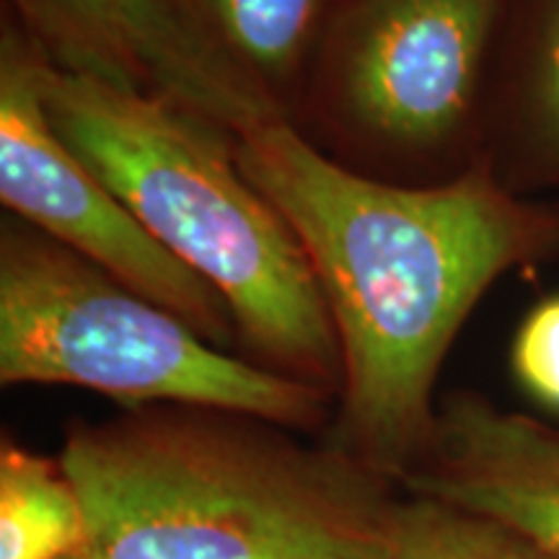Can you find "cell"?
<instances>
[{
	"label": "cell",
	"instance_id": "cell-8",
	"mask_svg": "<svg viewBox=\"0 0 559 559\" xmlns=\"http://www.w3.org/2000/svg\"><path fill=\"white\" fill-rule=\"evenodd\" d=\"M400 487L492 515L559 555V430L542 419L453 394Z\"/></svg>",
	"mask_w": 559,
	"mask_h": 559
},
{
	"label": "cell",
	"instance_id": "cell-11",
	"mask_svg": "<svg viewBox=\"0 0 559 559\" xmlns=\"http://www.w3.org/2000/svg\"><path fill=\"white\" fill-rule=\"evenodd\" d=\"M234 58L260 79H280L296 66L309 39L319 0H177Z\"/></svg>",
	"mask_w": 559,
	"mask_h": 559
},
{
	"label": "cell",
	"instance_id": "cell-13",
	"mask_svg": "<svg viewBox=\"0 0 559 559\" xmlns=\"http://www.w3.org/2000/svg\"><path fill=\"white\" fill-rule=\"evenodd\" d=\"M534 117L544 148L559 164V0L549 11L539 41L534 79Z\"/></svg>",
	"mask_w": 559,
	"mask_h": 559
},
{
	"label": "cell",
	"instance_id": "cell-1",
	"mask_svg": "<svg viewBox=\"0 0 559 559\" xmlns=\"http://www.w3.org/2000/svg\"><path fill=\"white\" fill-rule=\"evenodd\" d=\"M236 164L298 236L342 355L330 443L391 481L428 449L440 362L502 272L559 243V215L487 169L440 187L381 185L334 164L283 117L236 135Z\"/></svg>",
	"mask_w": 559,
	"mask_h": 559
},
{
	"label": "cell",
	"instance_id": "cell-7",
	"mask_svg": "<svg viewBox=\"0 0 559 559\" xmlns=\"http://www.w3.org/2000/svg\"><path fill=\"white\" fill-rule=\"evenodd\" d=\"M500 0H358L347 102L379 135L436 145L469 115Z\"/></svg>",
	"mask_w": 559,
	"mask_h": 559
},
{
	"label": "cell",
	"instance_id": "cell-2",
	"mask_svg": "<svg viewBox=\"0 0 559 559\" xmlns=\"http://www.w3.org/2000/svg\"><path fill=\"white\" fill-rule=\"evenodd\" d=\"M60 461L86 515L62 559H389L402 492L330 440L177 404L70 425Z\"/></svg>",
	"mask_w": 559,
	"mask_h": 559
},
{
	"label": "cell",
	"instance_id": "cell-5",
	"mask_svg": "<svg viewBox=\"0 0 559 559\" xmlns=\"http://www.w3.org/2000/svg\"><path fill=\"white\" fill-rule=\"evenodd\" d=\"M45 52L5 29L0 45V198L39 234L94 262L226 347L236 334L228 304L205 277L145 230L120 198L62 143L47 117L39 70Z\"/></svg>",
	"mask_w": 559,
	"mask_h": 559
},
{
	"label": "cell",
	"instance_id": "cell-4",
	"mask_svg": "<svg viewBox=\"0 0 559 559\" xmlns=\"http://www.w3.org/2000/svg\"><path fill=\"white\" fill-rule=\"evenodd\" d=\"M0 381L75 386L135 407L177 404L313 430L332 391L213 345L45 234L3 230Z\"/></svg>",
	"mask_w": 559,
	"mask_h": 559
},
{
	"label": "cell",
	"instance_id": "cell-3",
	"mask_svg": "<svg viewBox=\"0 0 559 559\" xmlns=\"http://www.w3.org/2000/svg\"><path fill=\"white\" fill-rule=\"evenodd\" d=\"M39 81L62 143L160 247L221 293L262 366L340 391L337 332L309 257L218 128L164 96L66 73L47 58Z\"/></svg>",
	"mask_w": 559,
	"mask_h": 559
},
{
	"label": "cell",
	"instance_id": "cell-9",
	"mask_svg": "<svg viewBox=\"0 0 559 559\" xmlns=\"http://www.w3.org/2000/svg\"><path fill=\"white\" fill-rule=\"evenodd\" d=\"M86 534V515L60 456L16 440L0 445V559H62Z\"/></svg>",
	"mask_w": 559,
	"mask_h": 559
},
{
	"label": "cell",
	"instance_id": "cell-6",
	"mask_svg": "<svg viewBox=\"0 0 559 559\" xmlns=\"http://www.w3.org/2000/svg\"><path fill=\"white\" fill-rule=\"evenodd\" d=\"M13 5L45 58L66 73L164 96L234 138L280 117L260 79L177 0H13Z\"/></svg>",
	"mask_w": 559,
	"mask_h": 559
},
{
	"label": "cell",
	"instance_id": "cell-10",
	"mask_svg": "<svg viewBox=\"0 0 559 559\" xmlns=\"http://www.w3.org/2000/svg\"><path fill=\"white\" fill-rule=\"evenodd\" d=\"M389 559H559L492 515L404 492L394 513Z\"/></svg>",
	"mask_w": 559,
	"mask_h": 559
},
{
	"label": "cell",
	"instance_id": "cell-12",
	"mask_svg": "<svg viewBox=\"0 0 559 559\" xmlns=\"http://www.w3.org/2000/svg\"><path fill=\"white\" fill-rule=\"evenodd\" d=\"M513 370L531 396L559 409V298L528 313L513 342Z\"/></svg>",
	"mask_w": 559,
	"mask_h": 559
}]
</instances>
